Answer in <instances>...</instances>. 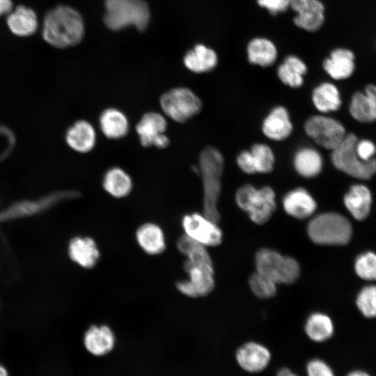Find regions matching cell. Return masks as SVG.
I'll list each match as a JSON object with an SVG mask.
<instances>
[{
    "instance_id": "obj_1",
    "label": "cell",
    "mask_w": 376,
    "mask_h": 376,
    "mask_svg": "<svg viewBox=\"0 0 376 376\" xmlns=\"http://www.w3.org/2000/svg\"><path fill=\"white\" fill-rule=\"evenodd\" d=\"M81 15L73 8L59 5L48 10L41 24V36L49 45L63 49L78 45L83 38Z\"/></svg>"
},
{
    "instance_id": "obj_2",
    "label": "cell",
    "mask_w": 376,
    "mask_h": 376,
    "mask_svg": "<svg viewBox=\"0 0 376 376\" xmlns=\"http://www.w3.org/2000/svg\"><path fill=\"white\" fill-rule=\"evenodd\" d=\"M224 164L222 154L214 147L207 146L200 154L198 171L203 188V214L216 223L220 219L217 203Z\"/></svg>"
},
{
    "instance_id": "obj_3",
    "label": "cell",
    "mask_w": 376,
    "mask_h": 376,
    "mask_svg": "<svg viewBox=\"0 0 376 376\" xmlns=\"http://www.w3.org/2000/svg\"><path fill=\"white\" fill-rule=\"evenodd\" d=\"M104 22L113 31L134 25L139 31L144 30L150 19V10L143 0H106Z\"/></svg>"
},
{
    "instance_id": "obj_4",
    "label": "cell",
    "mask_w": 376,
    "mask_h": 376,
    "mask_svg": "<svg viewBox=\"0 0 376 376\" xmlns=\"http://www.w3.org/2000/svg\"><path fill=\"white\" fill-rule=\"evenodd\" d=\"M308 235L315 244L341 245L347 244L352 236L349 220L336 212L320 214L311 220Z\"/></svg>"
},
{
    "instance_id": "obj_5",
    "label": "cell",
    "mask_w": 376,
    "mask_h": 376,
    "mask_svg": "<svg viewBox=\"0 0 376 376\" xmlns=\"http://www.w3.org/2000/svg\"><path fill=\"white\" fill-rule=\"evenodd\" d=\"M235 200L256 224L266 223L276 209L275 193L268 186L256 189L250 185H244L237 189Z\"/></svg>"
},
{
    "instance_id": "obj_6",
    "label": "cell",
    "mask_w": 376,
    "mask_h": 376,
    "mask_svg": "<svg viewBox=\"0 0 376 376\" xmlns=\"http://www.w3.org/2000/svg\"><path fill=\"white\" fill-rule=\"evenodd\" d=\"M357 139L352 133L332 150L331 162L338 170L357 178L369 179L376 173V159L363 161L356 151Z\"/></svg>"
},
{
    "instance_id": "obj_7",
    "label": "cell",
    "mask_w": 376,
    "mask_h": 376,
    "mask_svg": "<svg viewBox=\"0 0 376 376\" xmlns=\"http://www.w3.org/2000/svg\"><path fill=\"white\" fill-rule=\"evenodd\" d=\"M256 266V271L268 276L276 284H292L300 274V267L295 259L269 249H262L257 252Z\"/></svg>"
},
{
    "instance_id": "obj_8",
    "label": "cell",
    "mask_w": 376,
    "mask_h": 376,
    "mask_svg": "<svg viewBox=\"0 0 376 376\" xmlns=\"http://www.w3.org/2000/svg\"><path fill=\"white\" fill-rule=\"evenodd\" d=\"M160 107L166 116L177 123H185L202 109L201 99L189 88L177 87L163 93Z\"/></svg>"
},
{
    "instance_id": "obj_9",
    "label": "cell",
    "mask_w": 376,
    "mask_h": 376,
    "mask_svg": "<svg viewBox=\"0 0 376 376\" xmlns=\"http://www.w3.org/2000/svg\"><path fill=\"white\" fill-rule=\"evenodd\" d=\"M184 269L189 275V279L176 283L177 289L182 294L189 297H198L206 296L212 291L214 280L212 259L194 260L187 258Z\"/></svg>"
},
{
    "instance_id": "obj_10",
    "label": "cell",
    "mask_w": 376,
    "mask_h": 376,
    "mask_svg": "<svg viewBox=\"0 0 376 376\" xmlns=\"http://www.w3.org/2000/svg\"><path fill=\"white\" fill-rule=\"evenodd\" d=\"M304 130L316 143L331 150L341 143L346 135L340 122L324 116L310 117L304 124Z\"/></svg>"
},
{
    "instance_id": "obj_11",
    "label": "cell",
    "mask_w": 376,
    "mask_h": 376,
    "mask_svg": "<svg viewBox=\"0 0 376 376\" xmlns=\"http://www.w3.org/2000/svg\"><path fill=\"white\" fill-rule=\"evenodd\" d=\"M167 125L166 118L159 113L150 111L143 114L136 126L141 146L166 148L169 144V139L165 134Z\"/></svg>"
},
{
    "instance_id": "obj_12",
    "label": "cell",
    "mask_w": 376,
    "mask_h": 376,
    "mask_svg": "<svg viewBox=\"0 0 376 376\" xmlns=\"http://www.w3.org/2000/svg\"><path fill=\"white\" fill-rule=\"evenodd\" d=\"M182 224L185 235L205 246H218L221 243L222 231L216 222L203 214H187L183 217Z\"/></svg>"
},
{
    "instance_id": "obj_13",
    "label": "cell",
    "mask_w": 376,
    "mask_h": 376,
    "mask_svg": "<svg viewBox=\"0 0 376 376\" xmlns=\"http://www.w3.org/2000/svg\"><path fill=\"white\" fill-rule=\"evenodd\" d=\"M272 354L264 345L249 341L241 345L235 352L239 366L249 373H258L266 369L270 363Z\"/></svg>"
},
{
    "instance_id": "obj_14",
    "label": "cell",
    "mask_w": 376,
    "mask_h": 376,
    "mask_svg": "<svg viewBox=\"0 0 376 376\" xmlns=\"http://www.w3.org/2000/svg\"><path fill=\"white\" fill-rule=\"evenodd\" d=\"M290 6L297 13L294 23L308 31H316L324 20V7L319 0H290Z\"/></svg>"
},
{
    "instance_id": "obj_15",
    "label": "cell",
    "mask_w": 376,
    "mask_h": 376,
    "mask_svg": "<svg viewBox=\"0 0 376 376\" xmlns=\"http://www.w3.org/2000/svg\"><path fill=\"white\" fill-rule=\"evenodd\" d=\"M6 26L9 31L16 37L27 38L34 35L39 28V19L36 12L24 5L14 6L6 15Z\"/></svg>"
},
{
    "instance_id": "obj_16",
    "label": "cell",
    "mask_w": 376,
    "mask_h": 376,
    "mask_svg": "<svg viewBox=\"0 0 376 376\" xmlns=\"http://www.w3.org/2000/svg\"><path fill=\"white\" fill-rule=\"evenodd\" d=\"M65 139L67 145L74 151L86 153L94 148L97 141V133L90 122L79 120L68 127Z\"/></svg>"
},
{
    "instance_id": "obj_17",
    "label": "cell",
    "mask_w": 376,
    "mask_h": 376,
    "mask_svg": "<svg viewBox=\"0 0 376 376\" xmlns=\"http://www.w3.org/2000/svg\"><path fill=\"white\" fill-rule=\"evenodd\" d=\"M283 206L289 215L296 219H304L313 214L317 204L306 189L297 188L285 194L283 199Z\"/></svg>"
},
{
    "instance_id": "obj_18",
    "label": "cell",
    "mask_w": 376,
    "mask_h": 376,
    "mask_svg": "<svg viewBox=\"0 0 376 376\" xmlns=\"http://www.w3.org/2000/svg\"><path fill=\"white\" fill-rule=\"evenodd\" d=\"M100 128L110 139H120L126 136L130 130V122L123 111L116 108H107L99 118Z\"/></svg>"
},
{
    "instance_id": "obj_19",
    "label": "cell",
    "mask_w": 376,
    "mask_h": 376,
    "mask_svg": "<svg viewBox=\"0 0 376 376\" xmlns=\"http://www.w3.org/2000/svg\"><path fill=\"white\" fill-rule=\"evenodd\" d=\"M264 134L274 141H281L288 137L292 130L289 114L283 107H275L265 118L263 127Z\"/></svg>"
},
{
    "instance_id": "obj_20",
    "label": "cell",
    "mask_w": 376,
    "mask_h": 376,
    "mask_svg": "<svg viewBox=\"0 0 376 376\" xmlns=\"http://www.w3.org/2000/svg\"><path fill=\"white\" fill-rule=\"evenodd\" d=\"M68 253L72 261L87 269L93 267L100 258L95 242L89 237L72 238L68 246Z\"/></svg>"
},
{
    "instance_id": "obj_21",
    "label": "cell",
    "mask_w": 376,
    "mask_h": 376,
    "mask_svg": "<svg viewBox=\"0 0 376 376\" xmlns=\"http://www.w3.org/2000/svg\"><path fill=\"white\" fill-rule=\"evenodd\" d=\"M114 343L113 333L106 325L91 326L84 336L86 349L95 356H102L109 352L113 349Z\"/></svg>"
},
{
    "instance_id": "obj_22",
    "label": "cell",
    "mask_w": 376,
    "mask_h": 376,
    "mask_svg": "<svg viewBox=\"0 0 376 376\" xmlns=\"http://www.w3.org/2000/svg\"><path fill=\"white\" fill-rule=\"evenodd\" d=\"M350 111L360 122L376 120V86L368 85L365 93H356L352 98Z\"/></svg>"
},
{
    "instance_id": "obj_23",
    "label": "cell",
    "mask_w": 376,
    "mask_h": 376,
    "mask_svg": "<svg viewBox=\"0 0 376 376\" xmlns=\"http://www.w3.org/2000/svg\"><path fill=\"white\" fill-rule=\"evenodd\" d=\"M354 54L347 49H336L323 63L325 71L334 79L349 77L354 69Z\"/></svg>"
},
{
    "instance_id": "obj_24",
    "label": "cell",
    "mask_w": 376,
    "mask_h": 376,
    "mask_svg": "<svg viewBox=\"0 0 376 376\" xmlns=\"http://www.w3.org/2000/svg\"><path fill=\"white\" fill-rule=\"evenodd\" d=\"M344 203L354 219L359 221L363 220L368 217L370 210V192L363 185H354L345 194Z\"/></svg>"
},
{
    "instance_id": "obj_25",
    "label": "cell",
    "mask_w": 376,
    "mask_h": 376,
    "mask_svg": "<svg viewBox=\"0 0 376 376\" xmlns=\"http://www.w3.org/2000/svg\"><path fill=\"white\" fill-rule=\"evenodd\" d=\"M136 238L139 245L148 254L157 255L166 247L164 233L157 224L146 223L136 230Z\"/></svg>"
},
{
    "instance_id": "obj_26",
    "label": "cell",
    "mask_w": 376,
    "mask_h": 376,
    "mask_svg": "<svg viewBox=\"0 0 376 376\" xmlns=\"http://www.w3.org/2000/svg\"><path fill=\"white\" fill-rule=\"evenodd\" d=\"M104 189L111 196L120 198L130 194L133 182L130 175L120 167L108 169L103 177Z\"/></svg>"
},
{
    "instance_id": "obj_27",
    "label": "cell",
    "mask_w": 376,
    "mask_h": 376,
    "mask_svg": "<svg viewBox=\"0 0 376 376\" xmlns=\"http://www.w3.org/2000/svg\"><path fill=\"white\" fill-rule=\"evenodd\" d=\"M217 56L215 52L201 44L196 45L184 57L185 67L196 73L210 71L217 65Z\"/></svg>"
},
{
    "instance_id": "obj_28",
    "label": "cell",
    "mask_w": 376,
    "mask_h": 376,
    "mask_svg": "<svg viewBox=\"0 0 376 376\" xmlns=\"http://www.w3.org/2000/svg\"><path fill=\"white\" fill-rule=\"evenodd\" d=\"M247 55L251 63L267 67L274 63L277 50L271 40L256 38L249 42L247 46Z\"/></svg>"
},
{
    "instance_id": "obj_29",
    "label": "cell",
    "mask_w": 376,
    "mask_h": 376,
    "mask_svg": "<svg viewBox=\"0 0 376 376\" xmlns=\"http://www.w3.org/2000/svg\"><path fill=\"white\" fill-rule=\"evenodd\" d=\"M294 166L297 172L304 178H313L320 173L322 167V159L315 149L303 148L294 157Z\"/></svg>"
},
{
    "instance_id": "obj_30",
    "label": "cell",
    "mask_w": 376,
    "mask_h": 376,
    "mask_svg": "<svg viewBox=\"0 0 376 376\" xmlns=\"http://www.w3.org/2000/svg\"><path fill=\"white\" fill-rule=\"evenodd\" d=\"M304 330L309 339L316 343H322L332 336L334 327L333 322L328 315L321 313H315L306 320Z\"/></svg>"
},
{
    "instance_id": "obj_31",
    "label": "cell",
    "mask_w": 376,
    "mask_h": 376,
    "mask_svg": "<svg viewBox=\"0 0 376 376\" xmlns=\"http://www.w3.org/2000/svg\"><path fill=\"white\" fill-rule=\"evenodd\" d=\"M307 71L306 64L295 56H289L280 65L277 75L285 85L297 88L303 84V77Z\"/></svg>"
},
{
    "instance_id": "obj_32",
    "label": "cell",
    "mask_w": 376,
    "mask_h": 376,
    "mask_svg": "<svg viewBox=\"0 0 376 376\" xmlns=\"http://www.w3.org/2000/svg\"><path fill=\"white\" fill-rule=\"evenodd\" d=\"M312 100L315 108L321 112L338 110L341 104L337 88L330 83L317 86L313 92Z\"/></svg>"
},
{
    "instance_id": "obj_33",
    "label": "cell",
    "mask_w": 376,
    "mask_h": 376,
    "mask_svg": "<svg viewBox=\"0 0 376 376\" xmlns=\"http://www.w3.org/2000/svg\"><path fill=\"white\" fill-rule=\"evenodd\" d=\"M249 284L253 294L261 299H268L275 295L276 283L268 276L256 271L249 278Z\"/></svg>"
},
{
    "instance_id": "obj_34",
    "label": "cell",
    "mask_w": 376,
    "mask_h": 376,
    "mask_svg": "<svg viewBox=\"0 0 376 376\" xmlns=\"http://www.w3.org/2000/svg\"><path fill=\"white\" fill-rule=\"evenodd\" d=\"M257 173H269L274 164V155L272 149L263 143L254 144L251 149Z\"/></svg>"
},
{
    "instance_id": "obj_35",
    "label": "cell",
    "mask_w": 376,
    "mask_h": 376,
    "mask_svg": "<svg viewBox=\"0 0 376 376\" xmlns=\"http://www.w3.org/2000/svg\"><path fill=\"white\" fill-rule=\"evenodd\" d=\"M357 305L364 316L376 317V285L363 288L357 296Z\"/></svg>"
},
{
    "instance_id": "obj_36",
    "label": "cell",
    "mask_w": 376,
    "mask_h": 376,
    "mask_svg": "<svg viewBox=\"0 0 376 376\" xmlns=\"http://www.w3.org/2000/svg\"><path fill=\"white\" fill-rule=\"evenodd\" d=\"M357 274L365 280L376 279V254L367 252L359 256L355 262Z\"/></svg>"
},
{
    "instance_id": "obj_37",
    "label": "cell",
    "mask_w": 376,
    "mask_h": 376,
    "mask_svg": "<svg viewBox=\"0 0 376 376\" xmlns=\"http://www.w3.org/2000/svg\"><path fill=\"white\" fill-rule=\"evenodd\" d=\"M307 376H336L331 367L318 358L311 359L306 367Z\"/></svg>"
},
{
    "instance_id": "obj_38",
    "label": "cell",
    "mask_w": 376,
    "mask_h": 376,
    "mask_svg": "<svg viewBox=\"0 0 376 376\" xmlns=\"http://www.w3.org/2000/svg\"><path fill=\"white\" fill-rule=\"evenodd\" d=\"M237 164L239 168L246 173H257L254 159L250 150L241 152L237 157Z\"/></svg>"
},
{
    "instance_id": "obj_39",
    "label": "cell",
    "mask_w": 376,
    "mask_h": 376,
    "mask_svg": "<svg viewBox=\"0 0 376 376\" xmlns=\"http://www.w3.org/2000/svg\"><path fill=\"white\" fill-rule=\"evenodd\" d=\"M257 2L272 15L285 12L290 7V0H257Z\"/></svg>"
},
{
    "instance_id": "obj_40",
    "label": "cell",
    "mask_w": 376,
    "mask_h": 376,
    "mask_svg": "<svg viewBox=\"0 0 376 376\" xmlns=\"http://www.w3.org/2000/svg\"><path fill=\"white\" fill-rule=\"evenodd\" d=\"M356 151L360 159L368 161L371 159V157L375 154V147L372 142L363 140L357 143Z\"/></svg>"
},
{
    "instance_id": "obj_41",
    "label": "cell",
    "mask_w": 376,
    "mask_h": 376,
    "mask_svg": "<svg viewBox=\"0 0 376 376\" xmlns=\"http://www.w3.org/2000/svg\"><path fill=\"white\" fill-rule=\"evenodd\" d=\"M13 8L12 0H0V17L6 16Z\"/></svg>"
},
{
    "instance_id": "obj_42",
    "label": "cell",
    "mask_w": 376,
    "mask_h": 376,
    "mask_svg": "<svg viewBox=\"0 0 376 376\" xmlns=\"http://www.w3.org/2000/svg\"><path fill=\"white\" fill-rule=\"evenodd\" d=\"M276 376H299V375L293 373L288 368L283 367V368H280L277 371Z\"/></svg>"
},
{
    "instance_id": "obj_43",
    "label": "cell",
    "mask_w": 376,
    "mask_h": 376,
    "mask_svg": "<svg viewBox=\"0 0 376 376\" xmlns=\"http://www.w3.org/2000/svg\"><path fill=\"white\" fill-rule=\"evenodd\" d=\"M346 376H371L368 373L362 370H354L347 374Z\"/></svg>"
},
{
    "instance_id": "obj_44",
    "label": "cell",
    "mask_w": 376,
    "mask_h": 376,
    "mask_svg": "<svg viewBox=\"0 0 376 376\" xmlns=\"http://www.w3.org/2000/svg\"><path fill=\"white\" fill-rule=\"evenodd\" d=\"M0 376H10L9 371L6 366L0 362Z\"/></svg>"
}]
</instances>
